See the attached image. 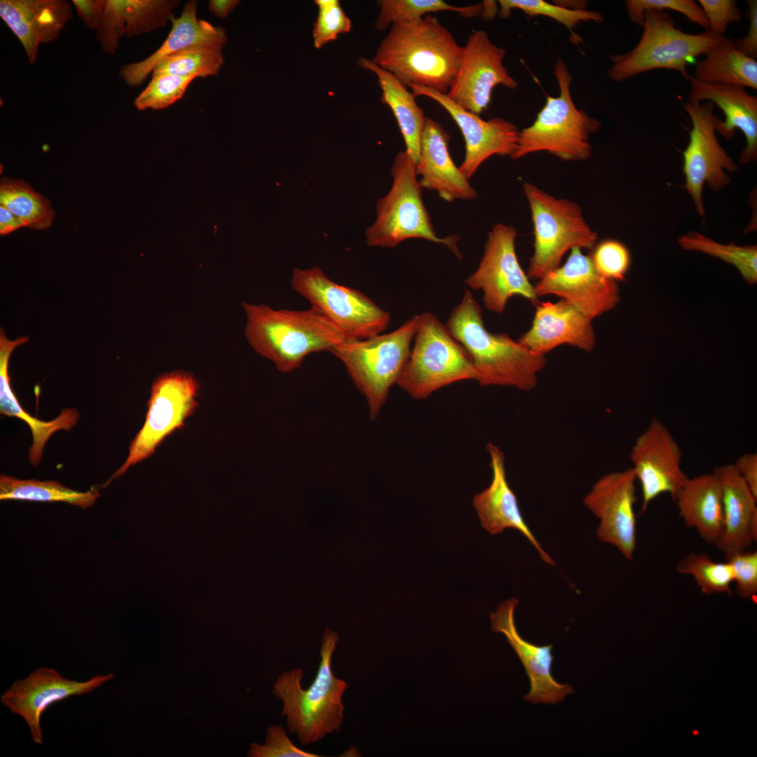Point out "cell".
I'll use <instances>...</instances> for the list:
<instances>
[{
    "label": "cell",
    "instance_id": "obj_32",
    "mask_svg": "<svg viewBox=\"0 0 757 757\" xmlns=\"http://www.w3.org/2000/svg\"><path fill=\"white\" fill-rule=\"evenodd\" d=\"M357 62L361 67L377 76L382 91L381 102L392 110L406 145L405 151L416 165L426 116L417 104L415 96L396 77L377 66L371 60L360 57Z\"/></svg>",
    "mask_w": 757,
    "mask_h": 757
},
{
    "label": "cell",
    "instance_id": "obj_23",
    "mask_svg": "<svg viewBox=\"0 0 757 757\" xmlns=\"http://www.w3.org/2000/svg\"><path fill=\"white\" fill-rule=\"evenodd\" d=\"M487 450L492 479L489 486L476 494L472 500L482 527L491 535L501 533L507 528L518 531L534 546L545 562L554 565L524 519L517 496L507 480L503 453L492 443L487 444Z\"/></svg>",
    "mask_w": 757,
    "mask_h": 757
},
{
    "label": "cell",
    "instance_id": "obj_34",
    "mask_svg": "<svg viewBox=\"0 0 757 757\" xmlns=\"http://www.w3.org/2000/svg\"><path fill=\"white\" fill-rule=\"evenodd\" d=\"M100 497L98 489L93 487L81 492L64 486L55 481L20 479L1 475L0 499L42 502H65L83 509L93 506Z\"/></svg>",
    "mask_w": 757,
    "mask_h": 757
},
{
    "label": "cell",
    "instance_id": "obj_9",
    "mask_svg": "<svg viewBox=\"0 0 757 757\" xmlns=\"http://www.w3.org/2000/svg\"><path fill=\"white\" fill-rule=\"evenodd\" d=\"M391 173L392 187L377 201L376 219L366 231L367 245L393 247L409 238H422L446 246L461 258L458 236H437L422 199L416 164L406 151L397 154Z\"/></svg>",
    "mask_w": 757,
    "mask_h": 757
},
{
    "label": "cell",
    "instance_id": "obj_44",
    "mask_svg": "<svg viewBox=\"0 0 757 757\" xmlns=\"http://www.w3.org/2000/svg\"><path fill=\"white\" fill-rule=\"evenodd\" d=\"M625 6L629 19L639 26L643 25L646 11L667 9L681 13L691 22L709 30V23L702 8L693 0H627Z\"/></svg>",
    "mask_w": 757,
    "mask_h": 757
},
{
    "label": "cell",
    "instance_id": "obj_45",
    "mask_svg": "<svg viewBox=\"0 0 757 757\" xmlns=\"http://www.w3.org/2000/svg\"><path fill=\"white\" fill-rule=\"evenodd\" d=\"M250 757H320L296 746L282 725H272L266 729L263 744H250L247 751Z\"/></svg>",
    "mask_w": 757,
    "mask_h": 757
},
{
    "label": "cell",
    "instance_id": "obj_51",
    "mask_svg": "<svg viewBox=\"0 0 757 757\" xmlns=\"http://www.w3.org/2000/svg\"><path fill=\"white\" fill-rule=\"evenodd\" d=\"M26 226L24 221L12 211L0 205V234L4 236Z\"/></svg>",
    "mask_w": 757,
    "mask_h": 757
},
{
    "label": "cell",
    "instance_id": "obj_19",
    "mask_svg": "<svg viewBox=\"0 0 757 757\" xmlns=\"http://www.w3.org/2000/svg\"><path fill=\"white\" fill-rule=\"evenodd\" d=\"M408 88L415 97L425 96L439 103L460 128L465 139V154L459 170L468 179L491 156L511 158L515 152L520 131L514 123L501 118L484 120L459 106L446 94L416 85Z\"/></svg>",
    "mask_w": 757,
    "mask_h": 757
},
{
    "label": "cell",
    "instance_id": "obj_2",
    "mask_svg": "<svg viewBox=\"0 0 757 757\" xmlns=\"http://www.w3.org/2000/svg\"><path fill=\"white\" fill-rule=\"evenodd\" d=\"M445 326L469 354L481 386L525 391L536 386L537 376L546 364L545 355L532 352L506 334L489 332L482 308L470 291L465 292Z\"/></svg>",
    "mask_w": 757,
    "mask_h": 757
},
{
    "label": "cell",
    "instance_id": "obj_40",
    "mask_svg": "<svg viewBox=\"0 0 757 757\" xmlns=\"http://www.w3.org/2000/svg\"><path fill=\"white\" fill-rule=\"evenodd\" d=\"M498 4V14L503 19L507 18L512 10L519 9L530 16L543 15L552 18L567 27L573 35V28L580 22L599 23L603 20L600 13L570 9L543 0H500Z\"/></svg>",
    "mask_w": 757,
    "mask_h": 757
},
{
    "label": "cell",
    "instance_id": "obj_52",
    "mask_svg": "<svg viewBox=\"0 0 757 757\" xmlns=\"http://www.w3.org/2000/svg\"><path fill=\"white\" fill-rule=\"evenodd\" d=\"M240 3L239 0H210L208 10L216 17L224 19Z\"/></svg>",
    "mask_w": 757,
    "mask_h": 757
},
{
    "label": "cell",
    "instance_id": "obj_10",
    "mask_svg": "<svg viewBox=\"0 0 757 757\" xmlns=\"http://www.w3.org/2000/svg\"><path fill=\"white\" fill-rule=\"evenodd\" d=\"M533 225V253L527 271L529 280H539L561 266L565 254L574 247L592 250L597 233L586 222L575 203L557 198L536 185L525 182Z\"/></svg>",
    "mask_w": 757,
    "mask_h": 757
},
{
    "label": "cell",
    "instance_id": "obj_11",
    "mask_svg": "<svg viewBox=\"0 0 757 757\" xmlns=\"http://www.w3.org/2000/svg\"><path fill=\"white\" fill-rule=\"evenodd\" d=\"M291 287L346 340L365 339L382 334L390 322V313L360 291L332 281L318 267L294 268Z\"/></svg>",
    "mask_w": 757,
    "mask_h": 757
},
{
    "label": "cell",
    "instance_id": "obj_21",
    "mask_svg": "<svg viewBox=\"0 0 757 757\" xmlns=\"http://www.w3.org/2000/svg\"><path fill=\"white\" fill-rule=\"evenodd\" d=\"M517 605L516 598L500 603L495 612L491 613L490 619L492 631L505 636L529 678L531 689L524 700L533 704H554L562 702L574 690L569 684L558 683L552 676V644L537 646L519 635L514 623Z\"/></svg>",
    "mask_w": 757,
    "mask_h": 757
},
{
    "label": "cell",
    "instance_id": "obj_18",
    "mask_svg": "<svg viewBox=\"0 0 757 757\" xmlns=\"http://www.w3.org/2000/svg\"><path fill=\"white\" fill-rule=\"evenodd\" d=\"M682 452L667 427L653 418L638 436L630 452L632 470L643 497L641 512L658 496L672 498L681 487L686 475L681 468Z\"/></svg>",
    "mask_w": 757,
    "mask_h": 757
},
{
    "label": "cell",
    "instance_id": "obj_47",
    "mask_svg": "<svg viewBox=\"0 0 757 757\" xmlns=\"http://www.w3.org/2000/svg\"><path fill=\"white\" fill-rule=\"evenodd\" d=\"M709 23V30L723 36L731 22L740 21L741 13L734 0H699Z\"/></svg>",
    "mask_w": 757,
    "mask_h": 757
},
{
    "label": "cell",
    "instance_id": "obj_25",
    "mask_svg": "<svg viewBox=\"0 0 757 757\" xmlns=\"http://www.w3.org/2000/svg\"><path fill=\"white\" fill-rule=\"evenodd\" d=\"M196 1H187L178 18L172 16L171 30L161 46L146 58L122 66L120 77L130 87L141 85L165 58L193 46L221 47L228 42L225 29L198 19Z\"/></svg>",
    "mask_w": 757,
    "mask_h": 757
},
{
    "label": "cell",
    "instance_id": "obj_53",
    "mask_svg": "<svg viewBox=\"0 0 757 757\" xmlns=\"http://www.w3.org/2000/svg\"><path fill=\"white\" fill-rule=\"evenodd\" d=\"M483 10L482 12V16L484 19L492 18L497 11L496 4L493 1H484L483 3Z\"/></svg>",
    "mask_w": 757,
    "mask_h": 757
},
{
    "label": "cell",
    "instance_id": "obj_26",
    "mask_svg": "<svg viewBox=\"0 0 757 757\" xmlns=\"http://www.w3.org/2000/svg\"><path fill=\"white\" fill-rule=\"evenodd\" d=\"M449 139V135L439 123L426 117L416 165V175L422 177L419 184L421 188L437 191L440 198L449 202L475 199L477 191L451 157Z\"/></svg>",
    "mask_w": 757,
    "mask_h": 757
},
{
    "label": "cell",
    "instance_id": "obj_7",
    "mask_svg": "<svg viewBox=\"0 0 757 757\" xmlns=\"http://www.w3.org/2000/svg\"><path fill=\"white\" fill-rule=\"evenodd\" d=\"M642 27L641 37L632 50L611 56L613 64L608 75L613 81H622L657 69L676 70L689 80L687 65L726 38L710 30L686 33L675 27L668 13L656 9L645 13Z\"/></svg>",
    "mask_w": 757,
    "mask_h": 757
},
{
    "label": "cell",
    "instance_id": "obj_35",
    "mask_svg": "<svg viewBox=\"0 0 757 757\" xmlns=\"http://www.w3.org/2000/svg\"><path fill=\"white\" fill-rule=\"evenodd\" d=\"M0 205L34 229H47L55 217L50 200L22 180L4 177L0 184Z\"/></svg>",
    "mask_w": 757,
    "mask_h": 757
},
{
    "label": "cell",
    "instance_id": "obj_28",
    "mask_svg": "<svg viewBox=\"0 0 757 757\" xmlns=\"http://www.w3.org/2000/svg\"><path fill=\"white\" fill-rule=\"evenodd\" d=\"M96 36L102 50L115 55L121 38H133L166 25L179 6L178 0H106Z\"/></svg>",
    "mask_w": 757,
    "mask_h": 757
},
{
    "label": "cell",
    "instance_id": "obj_41",
    "mask_svg": "<svg viewBox=\"0 0 757 757\" xmlns=\"http://www.w3.org/2000/svg\"><path fill=\"white\" fill-rule=\"evenodd\" d=\"M195 79L169 74L152 76L151 81L135 99L134 106L139 111L167 108L184 96Z\"/></svg>",
    "mask_w": 757,
    "mask_h": 757
},
{
    "label": "cell",
    "instance_id": "obj_17",
    "mask_svg": "<svg viewBox=\"0 0 757 757\" xmlns=\"http://www.w3.org/2000/svg\"><path fill=\"white\" fill-rule=\"evenodd\" d=\"M636 482L632 468L613 472L599 479L584 498L585 506L600 520L597 537L629 560L636 547Z\"/></svg>",
    "mask_w": 757,
    "mask_h": 757
},
{
    "label": "cell",
    "instance_id": "obj_15",
    "mask_svg": "<svg viewBox=\"0 0 757 757\" xmlns=\"http://www.w3.org/2000/svg\"><path fill=\"white\" fill-rule=\"evenodd\" d=\"M505 48L495 45L483 30L473 32L463 46L461 62L446 95L475 114L486 110L497 85L515 89L518 83L503 65Z\"/></svg>",
    "mask_w": 757,
    "mask_h": 757
},
{
    "label": "cell",
    "instance_id": "obj_13",
    "mask_svg": "<svg viewBox=\"0 0 757 757\" xmlns=\"http://www.w3.org/2000/svg\"><path fill=\"white\" fill-rule=\"evenodd\" d=\"M714 106L709 101L701 104L693 100L683 104L692 122L690 141L683 152V172L686 176L683 186L702 217H704V185L707 183L711 189L718 191L730 182L724 170L732 172L737 170L716 136V128L720 119L714 113Z\"/></svg>",
    "mask_w": 757,
    "mask_h": 757
},
{
    "label": "cell",
    "instance_id": "obj_48",
    "mask_svg": "<svg viewBox=\"0 0 757 757\" xmlns=\"http://www.w3.org/2000/svg\"><path fill=\"white\" fill-rule=\"evenodd\" d=\"M78 16L90 29L100 27L106 8V0H72Z\"/></svg>",
    "mask_w": 757,
    "mask_h": 757
},
{
    "label": "cell",
    "instance_id": "obj_42",
    "mask_svg": "<svg viewBox=\"0 0 757 757\" xmlns=\"http://www.w3.org/2000/svg\"><path fill=\"white\" fill-rule=\"evenodd\" d=\"M318 15L313 28L314 47L322 48L350 31L352 23L338 0H315Z\"/></svg>",
    "mask_w": 757,
    "mask_h": 757
},
{
    "label": "cell",
    "instance_id": "obj_29",
    "mask_svg": "<svg viewBox=\"0 0 757 757\" xmlns=\"http://www.w3.org/2000/svg\"><path fill=\"white\" fill-rule=\"evenodd\" d=\"M689 100H707L718 107L724 113V121L719 120L716 130L725 139H732L735 130L744 135L746 145L742 150L739 163L745 165L757 158V97L749 95L744 88L700 83L692 76L689 79Z\"/></svg>",
    "mask_w": 757,
    "mask_h": 757
},
{
    "label": "cell",
    "instance_id": "obj_24",
    "mask_svg": "<svg viewBox=\"0 0 757 757\" xmlns=\"http://www.w3.org/2000/svg\"><path fill=\"white\" fill-rule=\"evenodd\" d=\"M71 4L67 0H1L0 16L34 64L39 46L57 39L72 19Z\"/></svg>",
    "mask_w": 757,
    "mask_h": 757
},
{
    "label": "cell",
    "instance_id": "obj_30",
    "mask_svg": "<svg viewBox=\"0 0 757 757\" xmlns=\"http://www.w3.org/2000/svg\"><path fill=\"white\" fill-rule=\"evenodd\" d=\"M680 516L688 527L716 546L723 527L722 493L714 472L687 477L673 497Z\"/></svg>",
    "mask_w": 757,
    "mask_h": 757
},
{
    "label": "cell",
    "instance_id": "obj_38",
    "mask_svg": "<svg viewBox=\"0 0 757 757\" xmlns=\"http://www.w3.org/2000/svg\"><path fill=\"white\" fill-rule=\"evenodd\" d=\"M685 250L697 251L719 258L732 264L743 278L751 285L757 282L756 245H723L698 233H689L678 239Z\"/></svg>",
    "mask_w": 757,
    "mask_h": 757
},
{
    "label": "cell",
    "instance_id": "obj_22",
    "mask_svg": "<svg viewBox=\"0 0 757 757\" xmlns=\"http://www.w3.org/2000/svg\"><path fill=\"white\" fill-rule=\"evenodd\" d=\"M518 341L542 355L562 344L589 353L595 347L596 335L592 320L561 299L538 303L531 328Z\"/></svg>",
    "mask_w": 757,
    "mask_h": 757
},
{
    "label": "cell",
    "instance_id": "obj_37",
    "mask_svg": "<svg viewBox=\"0 0 757 757\" xmlns=\"http://www.w3.org/2000/svg\"><path fill=\"white\" fill-rule=\"evenodd\" d=\"M224 63L221 47L193 46L165 58L154 69L152 76L169 74L196 79L216 76Z\"/></svg>",
    "mask_w": 757,
    "mask_h": 757
},
{
    "label": "cell",
    "instance_id": "obj_43",
    "mask_svg": "<svg viewBox=\"0 0 757 757\" xmlns=\"http://www.w3.org/2000/svg\"><path fill=\"white\" fill-rule=\"evenodd\" d=\"M597 271L604 278L624 281L631 264L627 247L615 240H605L597 243L589 255Z\"/></svg>",
    "mask_w": 757,
    "mask_h": 757
},
{
    "label": "cell",
    "instance_id": "obj_50",
    "mask_svg": "<svg viewBox=\"0 0 757 757\" xmlns=\"http://www.w3.org/2000/svg\"><path fill=\"white\" fill-rule=\"evenodd\" d=\"M739 474L757 496V454L746 453L740 456L733 464Z\"/></svg>",
    "mask_w": 757,
    "mask_h": 757
},
{
    "label": "cell",
    "instance_id": "obj_12",
    "mask_svg": "<svg viewBox=\"0 0 757 757\" xmlns=\"http://www.w3.org/2000/svg\"><path fill=\"white\" fill-rule=\"evenodd\" d=\"M199 384L190 373L174 371L154 381L144 423L132 440L128 456L104 486L131 466L153 455L164 439L184 426L198 407Z\"/></svg>",
    "mask_w": 757,
    "mask_h": 757
},
{
    "label": "cell",
    "instance_id": "obj_3",
    "mask_svg": "<svg viewBox=\"0 0 757 757\" xmlns=\"http://www.w3.org/2000/svg\"><path fill=\"white\" fill-rule=\"evenodd\" d=\"M339 641L336 632L325 630L318 669L307 689L301 685V668L282 672L273 685V693L282 703V716L287 728L304 746L339 732L342 725L345 709L342 700L348 685L333 673L332 657Z\"/></svg>",
    "mask_w": 757,
    "mask_h": 757
},
{
    "label": "cell",
    "instance_id": "obj_6",
    "mask_svg": "<svg viewBox=\"0 0 757 757\" xmlns=\"http://www.w3.org/2000/svg\"><path fill=\"white\" fill-rule=\"evenodd\" d=\"M418 320L419 315H414L390 333L345 339L329 350L343 363L366 398L371 419L378 416L409 358Z\"/></svg>",
    "mask_w": 757,
    "mask_h": 757
},
{
    "label": "cell",
    "instance_id": "obj_16",
    "mask_svg": "<svg viewBox=\"0 0 757 757\" xmlns=\"http://www.w3.org/2000/svg\"><path fill=\"white\" fill-rule=\"evenodd\" d=\"M534 287L538 297L557 295L592 320L620 301L618 282L602 276L590 256L579 247L573 248L565 263L538 280Z\"/></svg>",
    "mask_w": 757,
    "mask_h": 757
},
{
    "label": "cell",
    "instance_id": "obj_46",
    "mask_svg": "<svg viewBox=\"0 0 757 757\" xmlns=\"http://www.w3.org/2000/svg\"><path fill=\"white\" fill-rule=\"evenodd\" d=\"M725 561L733 571V582L737 593L742 598L756 596L757 592V552L742 550L725 553Z\"/></svg>",
    "mask_w": 757,
    "mask_h": 757
},
{
    "label": "cell",
    "instance_id": "obj_1",
    "mask_svg": "<svg viewBox=\"0 0 757 757\" xmlns=\"http://www.w3.org/2000/svg\"><path fill=\"white\" fill-rule=\"evenodd\" d=\"M462 50L453 34L428 14L392 25L371 61L407 88L416 85L446 94Z\"/></svg>",
    "mask_w": 757,
    "mask_h": 757
},
{
    "label": "cell",
    "instance_id": "obj_27",
    "mask_svg": "<svg viewBox=\"0 0 757 757\" xmlns=\"http://www.w3.org/2000/svg\"><path fill=\"white\" fill-rule=\"evenodd\" d=\"M713 472L721 485L723 510L716 546L724 553L748 549L757 540V496L733 464L719 465Z\"/></svg>",
    "mask_w": 757,
    "mask_h": 757
},
{
    "label": "cell",
    "instance_id": "obj_5",
    "mask_svg": "<svg viewBox=\"0 0 757 757\" xmlns=\"http://www.w3.org/2000/svg\"><path fill=\"white\" fill-rule=\"evenodd\" d=\"M554 74L559 95L547 96L533 124L519 132L517 148L511 158L538 151H547L563 161H586L590 157L589 137L601 123L574 104L571 95L573 79L561 58L554 65Z\"/></svg>",
    "mask_w": 757,
    "mask_h": 757
},
{
    "label": "cell",
    "instance_id": "obj_14",
    "mask_svg": "<svg viewBox=\"0 0 757 757\" xmlns=\"http://www.w3.org/2000/svg\"><path fill=\"white\" fill-rule=\"evenodd\" d=\"M516 229L496 224L489 233L484 252L477 269L465 281L471 289L482 290L486 308L500 314L508 300L519 295L533 304L538 296L522 269L515 251Z\"/></svg>",
    "mask_w": 757,
    "mask_h": 757
},
{
    "label": "cell",
    "instance_id": "obj_31",
    "mask_svg": "<svg viewBox=\"0 0 757 757\" xmlns=\"http://www.w3.org/2000/svg\"><path fill=\"white\" fill-rule=\"evenodd\" d=\"M27 340V337H22L10 341L6 338L3 332H1L0 414L9 417H17L27 423L33 439L29 451V460L32 465L36 466L42 459L44 446L50 436L60 430H71L77 423L79 413L74 408L64 409L57 417L52 421H45L31 416L21 407L10 386L8 366L12 351Z\"/></svg>",
    "mask_w": 757,
    "mask_h": 757
},
{
    "label": "cell",
    "instance_id": "obj_20",
    "mask_svg": "<svg viewBox=\"0 0 757 757\" xmlns=\"http://www.w3.org/2000/svg\"><path fill=\"white\" fill-rule=\"evenodd\" d=\"M114 677L113 674L95 675L88 681L68 679L52 668L41 667L13 683L1 701L28 725L32 741L41 744V716L51 704L74 695L89 693Z\"/></svg>",
    "mask_w": 757,
    "mask_h": 757
},
{
    "label": "cell",
    "instance_id": "obj_39",
    "mask_svg": "<svg viewBox=\"0 0 757 757\" xmlns=\"http://www.w3.org/2000/svg\"><path fill=\"white\" fill-rule=\"evenodd\" d=\"M676 570L681 574L693 577L704 594H732L730 586L734 580L733 571L727 561L717 562L706 554L691 552L678 562Z\"/></svg>",
    "mask_w": 757,
    "mask_h": 757
},
{
    "label": "cell",
    "instance_id": "obj_49",
    "mask_svg": "<svg viewBox=\"0 0 757 757\" xmlns=\"http://www.w3.org/2000/svg\"><path fill=\"white\" fill-rule=\"evenodd\" d=\"M747 16L749 20V27L746 35L733 41L735 48L753 59L757 57V1L749 0Z\"/></svg>",
    "mask_w": 757,
    "mask_h": 757
},
{
    "label": "cell",
    "instance_id": "obj_4",
    "mask_svg": "<svg viewBox=\"0 0 757 757\" xmlns=\"http://www.w3.org/2000/svg\"><path fill=\"white\" fill-rule=\"evenodd\" d=\"M245 336L251 347L272 361L280 371L298 368L309 354L329 350L345 340L339 330L318 311L275 310L243 304Z\"/></svg>",
    "mask_w": 757,
    "mask_h": 757
},
{
    "label": "cell",
    "instance_id": "obj_33",
    "mask_svg": "<svg viewBox=\"0 0 757 757\" xmlns=\"http://www.w3.org/2000/svg\"><path fill=\"white\" fill-rule=\"evenodd\" d=\"M695 64L696 81L709 84H724L757 88V62L737 50L733 41L725 38L705 54Z\"/></svg>",
    "mask_w": 757,
    "mask_h": 757
},
{
    "label": "cell",
    "instance_id": "obj_8",
    "mask_svg": "<svg viewBox=\"0 0 757 757\" xmlns=\"http://www.w3.org/2000/svg\"><path fill=\"white\" fill-rule=\"evenodd\" d=\"M419 315L414 345L396 384L415 400H423L451 383L477 374L465 348L432 313Z\"/></svg>",
    "mask_w": 757,
    "mask_h": 757
},
{
    "label": "cell",
    "instance_id": "obj_36",
    "mask_svg": "<svg viewBox=\"0 0 757 757\" xmlns=\"http://www.w3.org/2000/svg\"><path fill=\"white\" fill-rule=\"evenodd\" d=\"M380 10L374 26L383 31L395 24L422 18L431 13L453 11L464 18H473L482 14L483 4L456 6L442 0H379Z\"/></svg>",
    "mask_w": 757,
    "mask_h": 757
}]
</instances>
